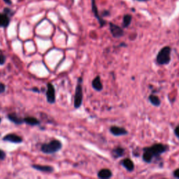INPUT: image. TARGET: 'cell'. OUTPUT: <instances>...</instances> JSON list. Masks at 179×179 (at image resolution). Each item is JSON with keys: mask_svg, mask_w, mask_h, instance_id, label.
<instances>
[{"mask_svg": "<svg viewBox=\"0 0 179 179\" xmlns=\"http://www.w3.org/2000/svg\"><path fill=\"white\" fill-rule=\"evenodd\" d=\"M3 140L14 143H20L23 142V138L15 134H9L3 137Z\"/></svg>", "mask_w": 179, "mask_h": 179, "instance_id": "6", "label": "cell"}, {"mask_svg": "<svg viewBox=\"0 0 179 179\" xmlns=\"http://www.w3.org/2000/svg\"><path fill=\"white\" fill-rule=\"evenodd\" d=\"M130 22H131V16H130V15H126V16L124 17V20H123L124 27L126 28V27L129 26Z\"/></svg>", "mask_w": 179, "mask_h": 179, "instance_id": "20", "label": "cell"}, {"mask_svg": "<svg viewBox=\"0 0 179 179\" xmlns=\"http://www.w3.org/2000/svg\"><path fill=\"white\" fill-rule=\"evenodd\" d=\"M174 133H175V134H176V137H177L178 138H179V126H177L175 128Z\"/></svg>", "mask_w": 179, "mask_h": 179, "instance_id": "25", "label": "cell"}, {"mask_svg": "<svg viewBox=\"0 0 179 179\" xmlns=\"http://www.w3.org/2000/svg\"><path fill=\"white\" fill-rule=\"evenodd\" d=\"M82 78H79L78 84L76 85L75 95H74V107L79 109L81 106L83 101V86H82Z\"/></svg>", "mask_w": 179, "mask_h": 179, "instance_id": "3", "label": "cell"}, {"mask_svg": "<svg viewBox=\"0 0 179 179\" xmlns=\"http://www.w3.org/2000/svg\"><path fill=\"white\" fill-rule=\"evenodd\" d=\"M24 121L26 124L31 125V126H36L41 123L39 120L34 117H26L24 118Z\"/></svg>", "mask_w": 179, "mask_h": 179, "instance_id": "15", "label": "cell"}, {"mask_svg": "<svg viewBox=\"0 0 179 179\" xmlns=\"http://www.w3.org/2000/svg\"><path fill=\"white\" fill-rule=\"evenodd\" d=\"M46 100L50 104H54L55 101V90L53 85L49 83L47 84Z\"/></svg>", "mask_w": 179, "mask_h": 179, "instance_id": "5", "label": "cell"}, {"mask_svg": "<svg viewBox=\"0 0 179 179\" xmlns=\"http://www.w3.org/2000/svg\"><path fill=\"white\" fill-rule=\"evenodd\" d=\"M110 132L112 134L114 135V136H116V137L126 135L128 134V132L125 129V128L117 127V126L111 127L110 128Z\"/></svg>", "mask_w": 179, "mask_h": 179, "instance_id": "8", "label": "cell"}, {"mask_svg": "<svg viewBox=\"0 0 179 179\" xmlns=\"http://www.w3.org/2000/svg\"><path fill=\"white\" fill-rule=\"evenodd\" d=\"M171 52L172 49L169 46H165L160 50L157 55L156 61L160 65H168L171 61Z\"/></svg>", "mask_w": 179, "mask_h": 179, "instance_id": "2", "label": "cell"}, {"mask_svg": "<svg viewBox=\"0 0 179 179\" xmlns=\"http://www.w3.org/2000/svg\"><path fill=\"white\" fill-rule=\"evenodd\" d=\"M92 86L97 91H101L103 89V85L101 82L100 76H97L93 80L92 82Z\"/></svg>", "mask_w": 179, "mask_h": 179, "instance_id": "12", "label": "cell"}, {"mask_svg": "<svg viewBox=\"0 0 179 179\" xmlns=\"http://www.w3.org/2000/svg\"><path fill=\"white\" fill-rule=\"evenodd\" d=\"M122 165L128 171V172H132V171L134 169V164L133 162L130 159L126 158L122 160Z\"/></svg>", "mask_w": 179, "mask_h": 179, "instance_id": "14", "label": "cell"}, {"mask_svg": "<svg viewBox=\"0 0 179 179\" xmlns=\"http://www.w3.org/2000/svg\"><path fill=\"white\" fill-rule=\"evenodd\" d=\"M5 3H6L7 4H11V0H4Z\"/></svg>", "mask_w": 179, "mask_h": 179, "instance_id": "27", "label": "cell"}, {"mask_svg": "<svg viewBox=\"0 0 179 179\" xmlns=\"http://www.w3.org/2000/svg\"><path fill=\"white\" fill-rule=\"evenodd\" d=\"M31 90H32V91H33V92H38V93H39V92H40V90L38 89V88H36V87L32 88Z\"/></svg>", "mask_w": 179, "mask_h": 179, "instance_id": "26", "label": "cell"}, {"mask_svg": "<svg viewBox=\"0 0 179 179\" xmlns=\"http://www.w3.org/2000/svg\"><path fill=\"white\" fill-rule=\"evenodd\" d=\"M62 148V144L61 141L57 139L52 140L49 143L42 144L41 146V151L44 153L53 154L57 153Z\"/></svg>", "mask_w": 179, "mask_h": 179, "instance_id": "1", "label": "cell"}, {"mask_svg": "<svg viewBox=\"0 0 179 179\" xmlns=\"http://www.w3.org/2000/svg\"><path fill=\"white\" fill-rule=\"evenodd\" d=\"M7 117L10 121H11L12 122H13V123H15L16 125H22L23 123L25 122V121H24V119L21 118L20 117L17 116V114L15 113L8 114Z\"/></svg>", "mask_w": 179, "mask_h": 179, "instance_id": "10", "label": "cell"}, {"mask_svg": "<svg viewBox=\"0 0 179 179\" xmlns=\"http://www.w3.org/2000/svg\"><path fill=\"white\" fill-rule=\"evenodd\" d=\"M173 176H174L175 178H179V169H176V170L174 171V172H173Z\"/></svg>", "mask_w": 179, "mask_h": 179, "instance_id": "24", "label": "cell"}, {"mask_svg": "<svg viewBox=\"0 0 179 179\" xmlns=\"http://www.w3.org/2000/svg\"><path fill=\"white\" fill-rule=\"evenodd\" d=\"M92 11L94 12L95 13V17L97 18L99 22H100L101 26H103L105 25V21L103 20L100 17V15H99V13H98V11L97 9V7L95 6V0H92Z\"/></svg>", "mask_w": 179, "mask_h": 179, "instance_id": "17", "label": "cell"}, {"mask_svg": "<svg viewBox=\"0 0 179 179\" xmlns=\"http://www.w3.org/2000/svg\"><path fill=\"white\" fill-rule=\"evenodd\" d=\"M97 176L99 178L101 179L110 178L112 176V172L110 169H103L98 172Z\"/></svg>", "mask_w": 179, "mask_h": 179, "instance_id": "13", "label": "cell"}, {"mask_svg": "<svg viewBox=\"0 0 179 179\" xmlns=\"http://www.w3.org/2000/svg\"><path fill=\"white\" fill-rule=\"evenodd\" d=\"M10 19L6 13H0V28H7L9 25Z\"/></svg>", "mask_w": 179, "mask_h": 179, "instance_id": "11", "label": "cell"}, {"mask_svg": "<svg viewBox=\"0 0 179 179\" xmlns=\"http://www.w3.org/2000/svg\"><path fill=\"white\" fill-rule=\"evenodd\" d=\"M148 100L150 101V102L155 106H159L160 104H161V101H160L159 97L154 95H151L149 96Z\"/></svg>", "mask_w": 179, "mask_h": 179, "instance_id": "19", "label": "cell"}, {"mask_svg": "<svg viewBox=\"0 0 179 179\" xmlns=\"http://www.w3.org/2000/svg\"><path fill=\"white\" fill-rule=\"evenodd\" d=\"M146 148L148 149V151H150L154 157H157L159 156L160 155L165 153V152L169 149V146L167 145H164V144L157 143L154 144L153 146L151 147H147Z\"/></svg>", "mask_w": 179, "mask_h": 179, "instance_id": "4", "label": "cell"}, {"mask_svg": "<svg viewBox=\"0 0 179 179\" xmlns=\"http://www.w3.org/2000/svg\"><path fill=\"white\" fill-rule=\"evenodd\" d=\"M6 56L4 55V53L0 50V65H3L6 62Z\"/></svg>", "mask_w": 179, "mask_h": 179, "instance_id": "21", "label": "cell"}, {"mask_svg": "<svg viewBox=\"0 0 179 179\" xmlns=\"http://www.w3.org/2000/svg\"><path fill=\"white\" fill-rule=\"evenodd\" d=\"M5 90H6V85L2 83H0V94L4 92Z\"/></svg>", "mask_w": 179, "mask_h": 179, "instance_id": "22", "label": "cell"}, {"mask_svg": "<svg viewBox=\"0 0 179 179\" xmlns=\"http://www.w3.org/2000/svg\"><path fill=\"white\" fill-rule=\"evenodd\" d=\"M143 160L144 162H146L147 163H150L151 162L153 158V154L151 153V152L150 151H148V149L144 148H143Z\"/></svg>", "mask_w": 179, "mask_h": 179, "instance_id": "16", "label": "cell"}, {"mask_svg": "<svg viewBox=\"0 0 179 179\" xmlns=\"http://www.w3.org/2000/svg\"><path fill=\"white\" fill-rule=\"evenodd\" d=\"M110 30L112 35L115 38H120V37L123 36V30L120 27L114 25V24L110 23Z\"/></svg>", "mask_w": 179, "mask_h": 179, "instance_id": "7", "label": "cell"}, {"mask_svg": "<svg viewBox=\"0 0 179 179\" xmlns=\"http://www.w3.org/2000/svg\"><path fill=\"white\" fill-rule=\"evenodd\" d=\"M32 168L36 170H38L39 172H42L44 173H51L54 171V168L50 166H47V165H39V164H33Z\"/></svg>", "mask_w": 179, "mask_h": 179, "instance_id": "9", "label": "cell"}, {"mask_svg": "<svg viewBox=\"0 0 179 179\" xmlns=\"http://www.w3.org/2000/svg\"><path fill=\"white\" fill-rule=\"evenodd\" d=\"M0 122H1V117H0Z\"/></svg>", "mask_w": 179, "mask_h": 179, "instance_id": "28", "label": "cell"}, {"mask_svg": "<svg viewBox=\"0 0 179 179\" xmlns=\"http://www.w3.org/2000/svg\"><path fill=\"white\" fill-rule=\"evenodd\" d=\"M125 153L124 148H121V147H117V148H114L113 151H112V154L115 158H118L123 156Z\"/></svg>", "mask_w": 179, "mask_h": 179, "instance_id": "18", "label": "cell"}, {"mask_svg": "<svg viewBox=\"0 0 179 179\" xmlns=\"http://www.w3.org/2000/svg\"><path fill=\"white\" fill-rule=\"evenodd\" d=\"M6 157V153L2 150H0V160H3Z\"/></svg>", "mask_w": 179, "mask_h": 179, "instance_id": "23", "label": "cell"}]
</instances>
